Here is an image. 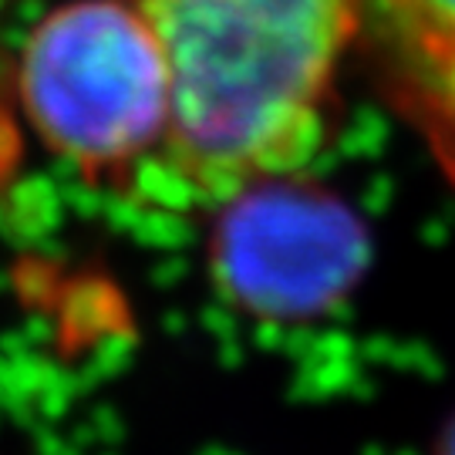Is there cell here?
Returning a JSON list of instances; mask_svg holds the SVG:
<instances>
[{
  "mask_svg": "<svg viewBox=\"0 0 455 455\" xmlns=\"http://www.w3.org/2000/svg\"><path fill=\"white\" fill-rule=\"evenodd\" d=\"M165 54L172 112L146 176L223 206L293 176L331 129L364 0H132Z\"/></svg>",
  "mask_w": 455,
  "mask_h": 455,
  "instance_id": "obj_1",
  "label": "cell"
},
{
  "mask_svg": "<svg viewBox=\"0 0 455 455\" xmlns=\"http://www.w3.org/2000/svg\"><path fill=\"white\" fill-rule=\"evenodd\" d=\"M20 105L37 139L88 180H135L163 152L172 84L132 0H75L28 34Z\"/></svg>",
  "mask_w": 455,
  "mask_h": 455,
  "instance_id": "obj_2",
  "label": "cell"
},
{
  "mask_svg": "<svg viewBox=\"0 0 455 455\" xmlns=\"http://www.w3.org/2000/svg\"><path fill=\"white\" fill-rule=\"evenodd\" d=\"M291 180L257 182L227 199L216 240V267L229 291L280 317L321 307L361 263V229L347 210Z\"/></svg>",
  "mask_w": 455,
  "mask_h": 455,
  "instance_id": "obj_3",
  "label": "cell"
},
{
  "mask_svg": "<svg viewBox=\"0 0 455 455\" xmlns=\"http://www.w3.org/2000/svg\"><path fill=\"white\" fill-rule=\"evenodd\" d=\"M395 105L455 182V0H364Z\"/></svg>",
  "mask_w": 455,
  "mask_h": 455,
  "instance_id": "obj_4",
  "label": "cell"
},
{
  "mask_svg": "<svg viewBox=\"0 0 455 455\" xmlns=\"http://www.w3.org/2000/svg\"><path fill=\"white\" fill-rule=\"evenodd\" d=\"M442 455H455V425H452V432H449V442H445Z\"/></svg>",
  "mask_w": 455,
  "mask_h": 455,
  "instance_id": "obj_5",
  "label": "cell"
}]
</instances>
